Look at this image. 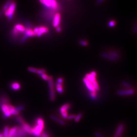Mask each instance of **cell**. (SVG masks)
I'll return each instance as SVG.
<instances>
[{
	"label": "cell",
	"mask_w": 137,
	"mask_h": 137,
	"mask_svg": "<svg viewBox=\"0 0 137 137\" xmlns=\"http://www.w3.org/2000/svg\"><path fill=\"white\" fill-rule=\"evenodd\" d=\"M44 127V120L41 117L37 118L36 120V124L34 127L32 128V134L36 137H39L43 131Z\"/></svg>",
	"instance_id": "cell-1"
},
{
	"label": "cell",
	"mask_w": 137,
	"mask_h": 137,
	"mask_svg": "<svg viewBox=\"0 0 137 137\" xmlns=\"http://www.w3.org/2000/svg\"><path fill=\"white\" fill-rule=\"evenodd\" d=\"M47 81L49 89V100L51 102H53L56 100V94L55 83L53 77L51 76H49V80Z\"/></svg>",
	"instance_id": "cell-2"
},
{
	"label": "cell",
	"mask_w": 137,
	"mask_h": 137,
	"mask_svg": "<svg viewBox=\"0 0 137 137\" xmlns=\"http://www.w3.org/2000/svg\"><path fill=\"white\" fill-rule=\"evenodd\" d=\"M39 1L44 7L48 10L55 11L59 8L58 3L56 0H39Z\"/></svg>",
	"instance_id": "cell-3"
},
{
	"label": "cell",
	"mask_w": 137,
	"mask_h": 137,
	"mask_svg": "<svg viewBox=\"0 0 137 137\" xmlns=\"http://www.w3.org/2000/svg\"><path fill=\"white\" fill-rule=\"evenodd\" d=\"M16 6V3L15 1H12L7 9L5 11V16L8 17L9 20L12 19L13 15L15 12Z\"/></svg>",
	"instance_id": "cell-4"
},
{
	"label": "cell",
	"mask_w": 137,
	"mask_h": 137,
	"mask_svg": "<svg viewBox=\"0 0 137 137\" xmlns=\"http://www.w3.org/2000/svg\"><path fill=\"white\" fill-rule=\"evenodd\" d=\"M71 107V104L70 103H66L61 106L59 109V111L61 114L62 117L64 119H66L68 117V110Z\"/></svg>",
	"instance_id": "cell-5"
},
{
	"label": "cell",
	"mask_w": 137,
	"mask_h": 137,
	"mask_svg": "<svg viewBox=\"0 0 137 137\" xmlns=\"http://www.w3.org/2000/svg\"><path fill=\"white\" fill-rule=\"evenodd\" d=\"M135 93V90L134 88L125 89L117 90L116 93L119 96H129L134 95Z\"/></svg>",
	"instance_id": "cell-6"
},
{
	"label": "cell",
	"mask_w": 137,
	"mask_h": 137,
	"mask_svg": "<svg viewBox=\"0 0 137 137\" xmlns=\"http://www.w3.org/2000/svg\"><path fill=\"white\" fill-rule=\"evenodd\" d=\"M34 36H35L33 33V31L31 28H25V30L24 32V35L21 39L20 42L21 43H23L26 41L28 38L30 37H34Z\"/></svg>",
	"instance_id": "cell-7"
},
{
	"label": "cell",
	"mask_w": 137,
	"mask_h": 137,
	"mask_svg": "<svg viewBox=\"0 0 137 137\" xmlns=\"http://www.w3.org/2000/svg\"><path fill=\"white\" fill-rule=\"evenodd\" d=\"M25 30V28L22 24H17L15 25L12 29V35L16 36L19 34L20 33H24Z\"/></svg>",
	"instance_id": "cell-8"
},
{
	"label": "cell",
	"mask_w": 137,
	"mask_h": 137,
	"mask_svg": "<svg viewBox=\"0 0 137 137\" xmlns=\"http://www.w3.org/2000/svg\"><path fill=\"white\" fill-rule=\"evenodd\" d=\"M9 104H3L0 105V108L1 111L3 112V117L4 118H7L10 117L11 116L10 111L8 107Z\"/></svg>",
	"instance_id": "cell-9"
},
{
	"label": "cell",
	"mask_w": 137,
	"mask_h": 137,
	"mask_svg": "<svg viewBox=\"0 0 137 137\" xmlns=\"http://www.w3.org/2000/svg\"><path fill=\"white\" fill-rule=\"evenodd\" d=\"M125 129V125L123 123H120L118 125L115 130V135L117 137H122Z\"/></svg>",
	"instance_id": "cell-10"
},
{
	"label": "cell",
	"mask_w": 137,
	"mask_h": 137,
	"mask_svg": "<svg viewBox=\"0 0 137 137\" xmlns=\"http://www.w3.org/2000/svg\"><path fill=\"white\" fill-rule=\"evenodd\" d=\"M100 56L106 60H107L111 62H116L117 61L116 59L111 56L109 54H108L107 52H102L100 53Z\"/></svg>",
	"instance_id": "cell-11"
},
{
	"label": "cell",
	"mask_w": 137,
	"mask_h": 137,
	"mask_svg": "<svg viewBox=\"0 0 137 137\" xmlns=\"http://www.w3.org/2000/svg\"><path fill=\"white\" fill-rule=\"evenodd\" d=\"M97 75V73L96 71H92L90 73H87L85 78H86L88 81H90L92 83L96 80V78Z\"/></svg>",
	"instance_id": "cell-12"
},
{
	"label": "cell",
	"mask_w": 137,
	"mask_h": 137,
	"mask_svg": "<svg viewBox=\"0 0 137 137\" xmlns=\"http://www.w3.org/2000/svg\"><path fill=\"white\" fill-rule=\"evenodd\" d=\"M83 83L85 84L86 87L87 88L88 91H89L90 92H95L96 91L92 85V84L91 83L90 81H88L86 78H84L83 79Z\"/></svg>",
	"instance_id": "cell-13"
},
{
	"label": "cell",
	"mask_w": 137,
	"mask_h": 137,
	"mask_svg": "<svg viewBox=\"0 0 137 137\" xmlns=\"http://www.w3.org/2000/svg\"><path fill=\"white\" fill-rule=\"evenodd\" d=\"M61 17L60 15L58 13H56L54 15V17L53 18V26L55 28L59 26V24L60 21Z\"/></svg>",
	"instance_id": "cell-14"
},
{
	"label": "cell",
	"mask_w": 137,
	"mask_h": 137,
	"mask_svg": "<svg viewBox=\"0 0 137 137\" xmlns=\"http://www.w3.org/2000/svg\"><path fill=\"white\" fill-rule=\"evenodd\" d=\"M107 52L108 54H109L110 55L113 57H115V58L117 60V61L119 60V59L121 58V55L120 53L118 51H117V50H109Z\"/></svg>",
	"instance_id": "cell-15"
},
{
	"label": "cell",
	"mask_w": 137,
	"mask_h": 137,
	"mask_svg": "<svg viewBox=\"0 0 137 137\" xmlns=\"http://www.w3.org/2000/svg\"><path fill=\"white\" fill-rule=\"evenodd\" d=\"M49 117L51 120L58 123L59 125L62 126H65L66 125V123L64 120H62L61 119L59 118V117H57L56 115H54V114H50Z\"/></svg>",
	"instance_id": "cell-16"
},
{
	"label": "cell",
	"mask_w": 137,
	"mask_h": 137,
	"mask_svg": "<svg viewBox=\"0 0 137 137\" xmlns=\"http://www.w3.org/2000/svg\"><path fill=\"white\" fill-rule=\"evenodd\" d=\"M48 31H49V29L47 27L45 26H40L38 27V31L36 36L38 37H41L43 34L48 33Z\"/></svg>",
	"instance_id": "cell-17"
},
{
	"label": "cell",
	"mask_w": 137,
	"mask_h": 137,
	"mask_svg": "<svg viewBox=\"0 0 137 137\" xmlns=\"http://www.w3.org/2000/svg\"><path fill=\"white\" fill-rule=\"evenodd\" d=\"M22 129L25 131L26 133L32 134V127L26 122H25L21 125Z\"/></svg>",
	"instance_id": "cell-18"
},
{
	"label": "cell",
	"mask_w": 137,
	"mask_h": 137,
	"mask_svg": "<svg viewBox=\"0 0 137 137\" xmlns=\"http://www.w3.org/2000/svg\"><path fill=\"white\" fill-rule=\"evenodd\" d=\"M10 87L12 91H19L21 88V85L19 82L14 81L10 84Z\"/></svg>",
	"instance_id": "cell-19"
},
{
	"label": "cell",
	"mask_w": 137,
	"mask_h": 137,
	"mask_svg": "<svg viewBox=\"0 0 137 137\" xmlns=\"http://www.w3.org/2000/svg\"><path fill=\"white\" fill-rule=\"evenodd\" d=\"M63 84L58 83L57 82H56V83L55 84V86H56L55 87L56 90L58 92V93H59L60 94H62L64 93V87H63Z\"/></svg>",
	"instance_id": "cell-20"
},
{
	"label": "cell",
	"mask_w": 137,
	"mask_h": 137,
	"mask_svg": "<svg viewBox=\"0 0 137 137\" xmlns=\"http://www.w3.org/2000/svg\"><path fill=\"white\" fill-rule=\"evenodd\" d=\"M18 127L17 126H14L10 129L8 137H17Z\"/></svg>",
	"instance_id": "cell-21"
},
{
	"label": "cell",
	"mask_w": 137,
	"mask_h": 137,
	"mask_svg": "<svg viewBox=\"0 0 137 137\" xmlns=\"http://www.w3.org/2000/svg\"><path fill=\"white\" fill-rule=\"evenodd\" d=\"M8 107H9V109L10 111L11 115L17 116V115H19V112L16 110V107H15L14 106L11 105L10 104H9Z\"/></svg>",
	"instance_id": "cell-22"
},
{
	"label": "cell",
	"mask_w": 137,
	"mask_h": 137,
	"mask_svg": "<svg viewBox=\"0 0 137 137\" xmlns=\"http://www.w3.org/2000/svg\"><path fill=\"white\" fill-rule=\"evenodd\" d=\"M26 133L22 129L21 127H18L17 137H26Z\"/></svg>",
	"instance_id": "cell-23"
},
{
	"label": "cell",
	"mask_w": 137,
	"mask_h": 137,
	"mask_svg": "<svg viewBox=\"0 0 137 137\" xmlns=\"http://www.w3.org/2000/svg\"><path fill=\"white\" fill-rule=\"evenodd\" d=\"M121 84L122 86L125 87V89H131L133 88L131 83L127 81H125V80L122 81L121 82Z\"/></svg>",
	"instance_id": "cell-24"
},
{
	"label": "cell",
	"mask_w": 137,
	"mask_h": 137,
	"mask_svg": "<svg viewBox=\"0 0 137 137\" xmlns=\"http://www.w3.org/2000/svg\"><path fill=\"white\" fill-rule=\"evenodd\" d=\"M15 120L17 123H19L20 125H22L24 122H25L23 117L19 115L16 116Z\"/></svg>",
	"instance_id": "cell-25"
},
{
	"label": "cell",
	"mask_w": 137,
	"mask_h": 137,
	"mask_svg": "<svg viewBox=\"0 0 137 137\" xmlns=\"http://www.w3.org/2000/svg\"><path fill=\"white\" fill-rule=\"evenodd\" d=\"M83 113L82 112H80L78 113L77 114H76V117L75 118L74 120L76 122H78L80 121L81 118L83 116Z\"/></svg>",
	"instance_id": "cell-26"
},
{
	"label": "cell",
	"mask_w": 137,
	"mask_h": 137,
	"mask_svg": "<svg viewBox=\"0 0 137 137\" xmlns=\"http://www.w3.org/2000/svg\"><path fill=\"white\" fill-rule=\"evenodd\" d=\"M12 1V0H7V1L6 2L5 4L4 5V6L3 7L2 12H5V10L7 9L9 7V6H10V5Z\"/></svg>",
	"instance_id": "cell-27"
},
{
	"label": "cell",
	"mask_w": 137,
	"mask_h": 137,
	"mask_svg": "<svg viewBox=\"0 0 137 137\" xmlns=\"http://www.w3.org/2000/svg\"><path fill=\"white\" fill-rule=\"evenodd\" d=\"M92 84V85L96 91H98L100 90V87H99L98 81L96 80L93 82Z\"/></svg>",
	"instance_id": "cell-28"
},
{
	"label": "cell",
	"mask_w": 137,
	"mask_h": 137,
	"mask_svg": "<svg viewBox=\"0 0 137 137\" xmlns=\"http://www.w3.org/2000/svg\"><path fill=\"white\" fill-rule=\"evenodd\" d=\"M9 130H10V128L9 126H5L4 127V131H3V136L4 137H8V135H9Z\"/></svg>",
	"instance_id": "cell-29"
},
{
	"label": "cell",
	"mask_w": 137,
	"mask_h": 137,
	"mask_svg": "<svg viewBox=\"0 0 137 137\" xmlns=\"http://www.w3.org/2000/svg\"><path fill=\"white\" fill-rule=\"evenodd\" d=\"M90 97L93 100H96V99L97 98V93L95 92H90L89 94Z\"/></svg>",
	"instance_id": "cell-30"
},
{
	"label": "cell",
	"mask_w": 137,
	"mask_h": 137,
	"mask_svg": "<svg viewBox=\"0 0 137 137\" xmlns=\"http://www.w3.org/2000/svg\"><path fill=\"white\" fill-rule=\"evenodd\" d=\"M78 44L83 46H87L88 45V42L84 40H80L78 41Z\"/></svg>",
	"instance_id": "cell-31"
},
{
	"label": "cell",
	"mask_w": 137,
	"mask_h": 137,
	"mask_svg": "<svg viewBox=\"0 0 137 137\" xmlns=\"http://www.w3.org/2000/svg\"><path fill=\"white\" fill-rule=\"evenodd\" d=\"M27 69H28V71L30 72H31V73L37 74L38 68H34V67H29Z\"/></svg>",
	"instance_id": "cell-32"
},
{
	"label": "cell",
	"mask_w": 137,
	"mask_h": 137,
	"mask_svg": "<svg viewBox=\"0 0 137 137\" xmlns=\"http://www.w3.org/2000/svg\"><path fill=\"white\" fill-rule=\"evenodd\" d=\"M39 76L42 79L46 81H48L49 77V76L48 75H47L46 73H42L39 75Z\"/></svg>",
	"instance_id": "cell-33"
},
{
	"label": "cell",
	"mask_w": 137,
	"mask_h": 137,
	"mask_svg": "<svg viewBox=\"0 0 137 137\" xmlns=\"http://www.w3.org/2000/svg\"><path fill=\"white\" fill-rule=\"evenodd\" d=\"M76 114H70V115H68V117L67 118V119L68 120H73L76 117Z\"/></svg>",
	"instance_id": "cell-34"
},
{
	"label": "cell",
	"mask_w": 137,
	"mask_h": 137,
	"mask_svg": "<svg viewBox=\"0 0 137 137\" xmlns=\"http://www.w3.org/2000/svg\"><path fill=\"white\" fill-rule=\"evenodd\" d=\"M116 24V22L115 21H110L108 23V26L109 27H113L115 26Z\"/></svg>",
	"instance_id": "cell-35"
},
{
	"label": "cell",
	"mask_w": 137,
	"mask_h": 137,
	"mask_svg": "<svg viewBox=\"0 0 137 137\" xmlns=\"http://www.w3.org/2000/svg\"><path fill=\"white\" fill-rule=\"evenodd\" d=\"M25 106L23 105H19L17 107H16V110L18 111H22V110H23L24 109H25Z\"/></svg>",
	"instance_id": "cell-36"
},
{
	"label": "cell",
	"mask_w": 137,
	"mask_h": 137,
	"mask_svg": "<svg viewBox=\"0 0 137 137\" xmlns=\"http://www.w3.org/2000/svg\"><path fill=\"white\" fill-rule=\"evenodd\" d=\"M39 137H51L46 132H42L41 134L39 135Z\"/></svg>",
	"instance_id": "cell-37"
},
{
	"label": "cell",
	"mask_w": 137,
	"mask_h": 137,
	"mask_svg": "<svg viewBox=\"0 0 137 137\" xmlns=\"http://www.w3.org/2000/svg\"><path fill=\"white\" fill-rule=\"evenodd\" d=\"M94 135L96 137H105L100 132H95L94 133Z\"/></svg>",
	"instance_id": "cell-38"
},
{
	"label": "cell",
	"mask_w": 137,
	"mask_h": 137,
	"mask_svg": "<svg viewBox=\"0 0 137 137\" xmlns=\"http://www.w3.org/2000/svg\"><path fill=\"white\" fill-rule=\"evenodd\" d=\"M64 78L62 77H59L57 79L56 82H58V83H61V84H63L64 83Z\"/></svg>",
	"instance_id": "cell-39"
},
{
	"label": "cell",
	"mask_w": 137,
	"mask_h": 137,
	"mask_svg": "<svg viewBox=\"0 0 137 137\" xmlns=\"http://www.w3.org/2000/svg\"><path fill=\"white\" fill-rule=\"evenodd\" d=\"M105 0H97L96 3L97 5H100Z\"/></svg>",
	"instance_id": "cell-40"
},
{
	"label": "cell",
	"mask_w": 137,
	"mask_h": 137,
	"mask_svg": "<svg viewBox=\"0 0 137 137\" xmlns=\"http://www.w3.org/2000/svg\"><path fill=\"white\" fill-rule=\"evenodd\" d=\"M56 31L58 33H59L61 32V27L58 26V27H56Z\"/></svg>",
	"instance_id": "cell-41"
},
{
	"label": "cell",
	"mask_w": 137,
	"mask_h": 137,
	"mask_svg": "<svg viewBox=\"0 0 137 137\" xmlns=\"http://www.w3.org/2000/svg\"><path fill=\"white\" fill-rule=\"evenodd\" d=\"M0 137H4L2 133H0Z\"/></svg>",
	"instance_id": "cell-42"
},
{
	"label": "cell",
	"mask_w": 137,
	"mask_h": 137,
	"mask_svg": "<svg viewBox=\"0 0 137 137\" xmlns=\"http://www.w3.org/2000/svg\"><path fill=\"white\" fill-rule=\"evenodd\" d=\"M113 137H117V136H116V135H113Z\"/></svg>",
	"instance_id": "cell-43"
}]
</instances>
